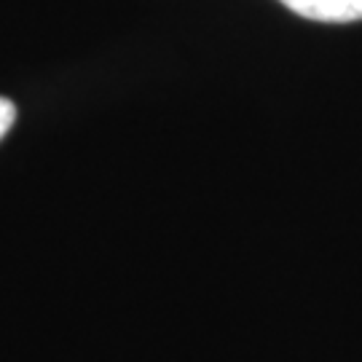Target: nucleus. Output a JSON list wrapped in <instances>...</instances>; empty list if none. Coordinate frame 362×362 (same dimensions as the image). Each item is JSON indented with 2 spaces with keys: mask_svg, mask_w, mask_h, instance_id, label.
<instances>
[{
  "mask_svg": "<svg viewBox=\"0 0 362 362\" xmlns=\"http://www.w3.org/2000/svg\"><path fill=\"white\" fill-rule=\"evenodd\" d=\"M293 13L314 22H360L362 19V0H279Z\"/></svg>",
  "mask_w": 362,
  "mask_h": 362,
  "instance_id": "f257e3e1",
  "label": "nucleus"
},
{
  "mask_svg": "<svg viewBox=\"0 0 362 362\" xmlns=\"http://www.w3.org/2000/svg\"><path fill=\"white\" fill-rule=\"evenodd\" d=\"M13 121H16V105L11 100H6V97H0V140L8 134Z\"/></svg>",
  "mask_w": 362,
  "mask_h": 362,
  "instance_id": "f03ea898",
  "label": "nucleus"
}]
</instances>
